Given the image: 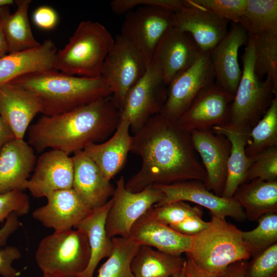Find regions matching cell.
Listing matches in <instances>:
<instances>
[{"label": "cell", "instance_id": "obj_1", "mask_svg": "<svg viewBox=\"0 0 277 277\" xmlns=\"http://www.w3.org/2000/svg\"><path fill=\"white\" fill-rule=\"evenodd\" d=\"M130 151L142 160L139 171L125 183L130 192H140L154 185L205 182L206 172L190 132L161 113L151 116L132 136Z\"/></svg>", "mask_w": 277, "mask_h": 277}, {"label": "cell", "instance_id": "obj_2", "mask_svg": "<svg viewBox=\"0 0 277 277\" xmlns=\"http://www.w3.org/2000/svg\"><path fill=\"white\" fill-rule=\"evenodd\" d=\"M120 121L110 95L64 113L43 115L29 127L28 143L37 153L50 149L70 155L108 140Z\"/></svg>", "mask_w": 277, "mask_h": 277}, {"label": "cell", "instance_id": "obj_3", "mask_svg": "<svg viewBox=\"0 0 277 277\" xmlns=\"http://www.w3.org/2000/svg\"><path fill=\"white\" fill-rule=\"evenodd\" d=\"M34 92L45 116L64 113L112 95L101 75L87 77L69 75L55 69L26 74L11 82Z\"/></svg>", "mask_w": 277, "mask_h": 277}, {"label": "cell", "instance_id": "obj_4", "mask_svg": "<svg viewBox=\"0 0 277 277\" xmlns=\"http://www.w3.org/2000/svg\"><path fill=\"white\" fill-rule=\"evenodd\" d=\"M114 43L111 34L103 25L82 21L68 43L57 51L54 69L71 75L100 76L104 60Z\"/></svg>", "mask_w": 277, "mask_h": 277}, {"label": "cell", "instance_id": "obj_5", "mask_svg": "<svg viewBox=\"0 0 277 277\" xmlns=\"http://www.w3.org/2000/svg\"><path fill=\"white\" fill-rule=\"evenodd\" d=\"M242 231L225 219L211 215L208 227L193 236L188 253L204 271L221 276L232 264L251 257Z\"/></svg>", "mask_w": 277, "mask_h": 277}, {"label": "cell", "instance_id": "obj_6", "mask_svg": "<svg viewBox=\"0 0 277 277\" xmlns=\"http://www.w3.org/2000/svg\"><path fill=\"white\" fill-rule=\"evenodd\" d=\"M255 36L248 34L241 58L242 76L229 111L227 125L250 130L277 96V86L269 77L260 80L254 72Z\"/></svg>", "mask_w": 277, "mask_h": 277}, {"label": "cell", "instance_id": "obj_7", "mask_svg": "<svg viewBox=\"0 0 277 277\" xmlns=\"http://www.w3.org/2000/svg\"><path fill=\"white\" fill-rule=\"evenodd\" d=\"M90 257L87 235L78 229L54 231L41 241L35 254L43 275L49 277H77Z\"/></svg>", "mask_w": 277, "mask_h": 277}, {"label": "cell", "instance_id": "obj_8", "mask_svg": "<svg viewBox=\"0 0 277 277\" xmlns=\"http://www.w3.org/2000/svg\"><path fill=\"white\" fill-rule=\"evenodd\" d=\"M121 35L137 50L148 66L165 33L174 25V13L155 6L144 5L125 14Z\"/></svg>", "mask_w": 277, "mask_h": 277}, {"label": "cell", "instance_id": "obj_9", "mask_svg": "<svg viewBox=\"0 0 277 277\" xmlns=\"http://www.w3.org/2000/svg\"><path fill=\"white\" fill-rule=\"evenodd\" d=\"M167 89L160 67L152 61L142 77L128 92L120 110L121 118L129 122L134 135L151 116L160 113Z\"/></svg>", "mask_w": 277, "mask_h": 277}, {"label": "cell", "instance_id": "obj_10", "mask_svg": "<svg viewBox=\"0 0 277 277\" xmlns=\"http://www.w3.org/2000/svg\"><path fill=\"white\" fill-rule=\"evenodd\" d=\"M147 66L126 38L121 34L115 36L103 63L101 75L110 86L111 96L120 111L128 92L144 75Z\"/></svg>", "mask_w": 277, "mask_h": 277}, {"label": "cell", "instance_id": "obj_11", "mask_svg": "<svg viewBox=\"0 0 277 277\" xmlns=\"http://www.w3.org/2000/svg\"><path fill=\"white\" fill-rule=\"evenodd\" d=\"M163 197V193L153 186L137 192L128 191L125 188L124 178L121 176L116 182L106 220L108 236L110 238H128L135 222Z\"/></svg>", "mask_w": 277, "mask_h": 277}, {"label": "cell", "instance_id": "obj_12", "mask_svg": "<svg viewBox=\"0 0 277 277\" xmlns=\"http://www.w3.org/2000/svg\"><path fill=\"white\" fill-rule=\"evenodd\" d=\"M214 83L210 52H203L195 62L170 83L167 98L160 113L175 121L188 108L197 94Z\"/></svg>", "mask_w": 277, "mask_h": 277}, {"label": "cell", "instance_id": "obj_13", "mask_svg": "<svg viewBox=\"0 0 277 277\" xmlns=\"http://www.w3.org/2000/svg\"><path fill=\"white\" fill-rule=\"evenodd\" d=\"M164 195L154 206L175 201H188L208 209L219 218L230 217L239 222L246 220L243 208L232 198L218 196L207 189L202 182L190 180L169 185H154Z\"/></svg>", "mask_w": 277, "mask_h": 277}, {"label": "cell", "instance_id": "obj_14", "mask_svg": "<svg viewBox=\"0 0 277 277\" xmlns=\"http://www.w3.org/2000/svg\"><path fill=\"white\" fill-rule=\"evenodd\" d=\"M233 97L234 95L213 83L197 94L175 122L189 132L225 125Z\"/></svg>", "mask_w": 277, "mask_h": 277}, {"label": "cell", "instance_id": "obj_15", "mask_svg": "<svg viewBox=\"0 0 277 277\" xmlns=\"http://www.w3.org/2000/svg\"><path fill=\"white\" fill-rule=\"evenodd\" d=\"M190 133L193 146L206 172L204 184L209 191L221 196L226 179L230 142L212 129L193 130Z\"/></svg>", "mask_w": 277, "mask_h": 277}, {"label": "cell", "instance_id": "obj_16", "mask_svg": "<svg viewBox=\"0 0 277 277\" xmlns=\"http://www.w3.org/2000/svg\"><path fill=\"white\" fill-rule=\"evenodd\" d=\"M73 173L72 156L61 151L50 149L42 152L37 159L25 189L35 197H46L52 192L72 188Z\"/></svg>", "mask_w": 277, "mask_h": 277}, {"label": "cell", "instance_id": "obj_17", "mask_svg": "<svg viewBox=\"0 0 277 277\" xmlns=\"http://www.w3.org/2000/svg\"><path fill=\"white\" fill-rule=\"evenodd\" d=\"M201 52L189 34L172 27L159 42L152 61L160 67L168 86L174 77L193 65Z\"/></svg>", "mask_w": 277, "mask_h": 277}, {"label": "cell", "instance_id": "obj_18", "mask_svg": "<svg viewBox=\"0 0 277 277\" xmlns=\"http://www.w3.org/2000/svg\"><path fill=\"white\" fill-rule=\"evenodd\" d=\"M38 96L13 83L0 85V116L15 138L24 139L34 117L42 113Z\"/></svg>", "mask_w": 277, "mask_h": 277}, {"label": "cell", "instance_id": "obj_19", "mask_svg": "<svg viewBox=\"0 0 277 277\" xmlns=\"http://www.w3.org/2000/svg\"><path fill=\"white\" fill-rule=\"evenodd\" d=\"M47 203L32 212V216L54 231L72 229L92 211L72 188L52 192Z\"/></svg>", "mask_w": 277, "mask_h": 277}, {"label": "cell", "instance_id": "obj_20", "mask_svg": "<svg viewBox=\"0 0 277 277\" xmlns=\"http://www.w3.org/2000/svg\"><path fill=\"white\" fill-rule=\"evenodd\" d=\"M248 37L240 25L233 23L223 39L210 52L215 84L234 95L242 76L238 62L239 49Z\"/></svg>", "mask_w": 277, "mask_h": 277}, {"label": "cell", "instance_id": "obj_21", "mask_svg": "<svg viewBox=\"0 0 277 277\" xmlns=\"http://www.w3.org/2000/svg\"><path fill=\"white\" fill-rule=\"evenodd\" d=\"M228 23L194 3L174 13V27L189 34L203 52H210L223 39L228 33Z\"/></svg>", "mask_w": 277, "mask_h": 277}, {"label": "cell", "instance_id": "obj_22", "mask_svg": "<svg viewBox=\"0 0 277 277\" xmlns=\"http://www.w3.org/2000/svg\"><path fill=\"white\" fill-rule=\"evenodd\" d=\"M150 208L132 226L129 237L140 245L154 247L160 251L181 255L190 253L193 236L181 234L157 220Z\"/></svg>", "mask_w": 277, "mask_h": 277}, {"label": "cell", "instance_id": "obj_23", "mask_svg": "<svg viewBox=\"0 0 277 277\" xmlns=\"http://www.w3.org/2000/svg\"><path fill=\"white\" fill-rule=\"evenodd\" d=\"M36 160L34 149L24 139L5 144L0 150V194L25 190Z\"/></svg>", "mask_w": 277, "mask_h": 277}, {"label": "cell", "instance_id": "obj_24", "mask_svg": "<svg viewBox=\"0 0 277 277\" xmlns=\"http://www.w3.org/2000/svg\"><path fill=\"white\" fill-rule=\"evenodd\" d=\"M72 158L74 168L72 188L91 209L104 205L114 193L110 181L83 150L74 153Z\"/></svg>", "mask_w": 277, "mask_h": 277}, {"label": "cell", "instance_id": "obj_25", "mask_svg": "<svg viewBox=\"0 0 277 277\" xmlns=\"http://www.w3.org/2000/svg\"><path fill=\"white\" fill-rule=\"evenodd\" d=\"M130 130L129 122L121 118L109 138L101 143L91 144L83 150L109 181L122 170L131 151L132 136Z\"/></svg>", "mask_w": 277, "mask_h": 277}, {"label": "cell", "instance_id": "obj_26", "mask_svg": "<svg viewBox=\"0 0 277 277\" xmlns=\"http://www.w3.org/2000/svg\"><path fill=\"white\" fill-rule=\"evenodd\" d=\"M57 48L50 39L37 47L0 58V85L30 73L54 69Z\"/></svg>", "mask_w": 277, "mask_h": 277}, {"label": "cell", "instance_id": "obj_27", "mask_svg": "<svg viewBox=\"0 0 277 277\" xmlns=\"http://www.w3.org/2000/svg\"><path fill=\"white\" fill-rule=\"evenodd\" d=\"M212 130L226 136L231 144L226 179L221 196L232 198L237 188L246 182L247 171L252 162L245 151L250 130L237 128L227 124L214 126Z\"/></svg>", "mask_w": 277, "mask_h": 277}, {"label": "cell", "instance_id": "obj_28", "mask_svg": "<svg viewBox=\"0 0 277 277\" xmlns=\"http://www.w3.org/2000/svg\"><path fill=\"white\" fill-rule=\"evenodd\" d=\"M112 199L104 205L94 208L74 228L82 230L87 235L90 257L86 269L77 277H93L100 262L108 258L112 249V238L106 230L105 224L108 212L112 204Z\"/></svg>", "mask_w": 277, "mask_h": 277}, {"label": "cell", "instance_id": "obj_29", "mask_svg": "<svg viewBox=\"0 0 277 277\" xmlns=\"http://www.w3.org/2000/svg\"><path fill=\"white\" fill-rule=\"evenodd\" d=\"M252 222L269 213H277V181L253 180L241 184L232 197Z\"/></svg>", "mask_w": 277, "mask_h": 277}, {"label": "cell", "instance_id": "obj_30", "mask_svg": "<svg viewBox=\"0 0 277 277\" xmlns=\"http://www.w3.org/2000/svg\"><path fill=\"white\" fill-rule=\"evenodd\" d=\"M17 8L11 13L9 6L0 8V22L9 53L21 52L41 45L33 36L28 18L30 0L14 1Z\"/></svg>", "mask_w": 277, "mask_h": 277}, {"label": "cell", "instance_id": "obj_31", "mask_svg": "<svg viewBox=\"0 0 277 277\" xmlns=\"http://www.w3.org/2000/svg\"><path fill=\"white\" fill-rule=\"evenodd\" d=\"M185 259L141 245L131 264L135 277H171L183 268Z\"/></svg>", "mask_w": 277, "mask_h": 277}, {"label": "cell", "instance_id": "obj_32", "mask_svg": "<svg viewBox=\"0 0 277 277\" xmlns=\"http://www.w3.org/2000/svg\"><path fill=\"white\" fill-rule=\"evenodd\" d=\"M238 24L249 35L277 33V1L247 0Z\"/></svg>", "mask_w": 277, "mask_h": 277}, {"label": "cell", "instance_id": "obj_33", "mask_svg": "<svg viewBox=\"0 0 277 277\" xmlns=\"http://www.w3.org/2000/svg\"><path fill=\"white\" fill-rule=\"evenodd\" d=\"M112 251L96 277H135L131 264L141 245L129 238L120 236L112 238Z\"/></svg>", "mask_w": 277, "mask_h": 277}, {"label": "cell", "instance_id": "obj_34", "mask_svg": "<svg viewBox=\"0 0 277 277\" xmlns=\"http://www.w3.org/2000/svg\"><path fill=\"white\" fill-rule=\"evenodd\" d=\"M275 146H277V96L250 129L245 151L247 155L251 157Z\"/></svg>", "mask_w": 277, "mask_h": 277}, {"label": "cell", "instance_id": "obj_35", "mask_svg": "<svg viewBox=\"0 0 277 277\" xmlns=\"http://www.w3.org/2000/svg\"><path fill=\"white\" fill-rule=\"evenodd\" d=\"M254 72L261 81L266 76L277 86V33L255 35Z\"/></svg>", "mask_w": 277, "mask_h": 277}, {"label": "cell", "instance_id": "obj_36", "mask_svg": "<svg viewBox=\"0 0 277 277\" xmlns=\"http://www.w3.org/2000/svg\"><path fill=\"white\" fill-rule=\"evenodd\" d=\"M258 222V226L253 230L242 231L250 258L277 243V213L265 214Z\"/></svg>", "mask_w": 277, "mask_h": 277}, {"label": "cell", "instance_id": "obj_37", "mask_svg": "<svg viewBox=\"0 0 277 277\" xmlns=\"http://www.w3.org/2000/svg\"><path fill=\"white\" fill-rule=\"evenodd\" d=\"M251 158L252 162L247 171L246 182L255 179L277 181V146L265 150Z\"/></svg>", "mask_w": 277, "mask_h": 277}, {"label": "cell", "instance_id": "obj_38", "mask_svg": "<svg viewBox=\"0 0 277 277\" xmlns=\"http://www.w3.org/2000/svg\"><path fill=\"white\" fill-rule=\"evenodd\" d=\"M153 216L168 225L176 224L194 215L202 216V209L199 206H192L184 201H175L151 209Z\"/></svg>", "mask_w": 277, "mask_h": 277}, {"label": "cell", "instance_id": "obj_39", "mask_svg": "<svg viewBox=\"0 0 277 277\" xmlns=\"http://www.w3.org/2000/svg\"><path fill=\"white\" fill-rule=\"evenodd\" d=\"M17 215L8 217L5 225L0 229V239L6 240L17 226ZM22 256L20 250L15 246H8L0 249V275L2 277H17L20 272L12 266L13 262Z\"/></svg>", "mask_w": 277, "mask_h": 277}, {"label": "cell", "instance_id": "obj_40", "mask_svg": "<svg viewBox=\"0 0 277 277\" xmlns=\"http://www.w3.org/2000/svg\"><path fill=\"white\" fill-rule=\"evenodd\" d=\"M110 5L113 12L120 15L144 5L155 6L175 13L191 7L192 4L190 0H113Z\"/></svg>", "mask_w": 277, "mask_h": 277}, {"label": "cell", "instance_id": "obj_41", "mask_svg": "<svg viewBox=\"0 0 277 277\" xmlns=\"http://www.w3.org/2000/svg\"><path fill=\"white\" fill-rule=\"evenodd\" d=\"M251 258L243 277H277V243Z\"/></svg>", "mask_w": 277, "mask_h": 277}, {"label": "cell", "instance_id": "obj_42", "mask_svg": "<svg viewBox=\"0 0 277 277\" xmlns=\"http://www.w3.org/2000/svg\"><path fill=\"white\" fill-rule=\"evenodd\" d=\"M199 6L233 23L238 24L247 0H192Z\"/></svg>", "mask_w": 277, "mask_h": 277}, {"label": "cell", "instance_id": "obj_43", "mask_svg": "<svg viewBox=\"0 0 277 277\" xmlns=\"http://www.w3.org/2000/svg\"><path fill=\"white\" fill-rule=\"evenodd\" d=\"M29 209V198L23 191L13 190L0 194V222L12 214L25 215Z\"/></svg>", "mask_w": 277, "mask_h": 277}, {"label": "cell", "instance_id": "obj_44", "mask_svg": "<svg viewBox=\"0 0 277 277\" xmlns=\"http://www.w3.org/2000/svg\"><path fill=\"white\" fill-rule=\"evenodd\" d=\"M209 225V222L203 220L201 216L194 215L169 226L181 234L193 236L205 230Z\"/></svg>", "mask_w": 277, "mask_h": 277}, {"label": "cell", "instance_id": "obj_45", "mask_svg": "<svg viewBox=\"0 0 277 277\" xmlns=\"http://www.w3.org/2000/svg\"><path fill=\"white\" fill-rule=\"evenodd\" d=\"M36 26L44 30H51L57 24L58 17L56 12L51 7L41 6L36 8L32 15Z\"/></svg>", "mask_w": 277, "mask_h": 277}, {"label": "cell", "instance_id": "obj_46", "mask_svg": "<svg viewBox=\"0 0 277 277\" xmlns=\"http://www.w3.org/2000/svg\"><path fill=\"white\" fill-rule=\"evenodd\" d=\"M183 270L186 277H221L210 274L200 268L187 253Z\"/></svg>", "mask_w": 277, "mask_h": 277}, {"label": "cell", "instance_id": "obj_47", "mask_svg": "<svg viewBox=\"0 0 277 277\" xmlns=\"http://www.w3.org/2000/svg\"><path fill=\"white\" fill-rule=\"evenodd\" d=\"M247 263V260H243L232 264L221 277H243Z\"/></svg>", "mask_w": 277, "mask_h": 277}, {"label": "cell", "instance_id": "obj_48", "mask_svg": "<svg viewBox=\"0 0 277 277\" xmlns=\"http://www.w3.org/2000/svg\"><path fill=\"white\" fill-rule=\"evenodd\" d=\"M14 138L13 133L0 116V150L5 144Z\"/></svg>", "mask_w": 277, "mask_h": 277}, {"label": "cell", "instance_id": "obj_49", "mask_svg": "<svg viewBox=\"0 0 277 277\" xmlns=\"http://www.w3.org/2000/svg\"><path fill=\"white\" fill-rule=\"evenodd\" d=\"M7 53L8 47L0 22V58L7 54Z\"/></svg>", "mask_w": 277, "mask_h": 277}, {"label": "cell", "instance_id": "obj_50", "mask_svg": "<svg viewBox=\"0 0 277 277\" xmlns=\"http://www.w3.org/2000/svg\"><path fill=\"white\" fill-rule=\"evenodd\" d=\"M12 0H0V8L6 6H10L14 3Z\"/></svg>", "mask_w": 277, "mask_h": 277}, {"label": "cell", "instance_id": "obj_51", "mask_svg": "<svg viewBox=\"0 0 277 277\" xmlns=\"http://www.w3.org/2000/svg\"><path fill=\"white\" fill-rule=\"evenodd\" d=\"M171 277H186L183 269L173 275Z\"/></svg>", "mask_w": 277, "mask_h": 277}, {"label": "cell", "instance_id": "obj_52", "mask_svg": "<svg viewBox=\"0 0 277 277\" xmlns=\"http://www.w3.org/2000/svg\"><path fill=\"white\" fill-rule=\"evenodd\" d=\"M42 277H49V276H45V275H43Z\"/></svg>", "mask_w": 277, "mask_h": 277}]
</instances>
